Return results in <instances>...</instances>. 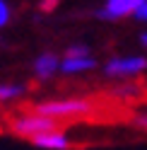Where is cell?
I'll return each mask as SVG.
<instances>
[{"label":"cell","mask_w":147,"mask_h":150,"mask_svg":"<svg viewBox=\"0 0 147 150\" xmlns=\"http://www.w3.org/2000/svg\"><path fill=\"white\" fill-rule=\"evenodd\" d=\"M24 85H0V102H10V99H17L24 95Z\"/></svg>","instance_id":"ba28073f"},{"label":"cell","mask_w":147,"mask_h":150,"mask_svg":"<svg viewBox=\"0 0 147 150\" xmlns=\"http://www.w3.org/2000/svg\"><path fill=\"white\" fill-rule=\"evenodd\" d=\"M135 126L142 128V131H147V111H142V114L135 116Z\"/></svg>","instance_id":"7c38bea8"},{"label":"cell","mask_w":147,"mask_h":150,"mask_svg":"<svg viewBox=\"0 0 147 150\" xmlns=\"http://www.w3.org/2000/svg\"><path fill=\"white\" fill-rule=\"evenodd\" d=\"M56 70H60V61L56 53H41L39 58L34 61V73L39 75V78H51Z\"/></svg>","instance_id":"8992f818"},{"label":"cell","mask_w":147,"mask_h":150,"mask_svg":"<svg viewBox=\"0 0 147 150\" xmlns=\"http://www.w3.org/2000/svg\"><path fill=\"white\" fill-rule=\"evenodd\" d=\"M10 22V7H7V3L5 0H0V29Z\"/></svg>","instance_id":"30bf717a"},{"label":"cell","mask_w":147,"mask_h":150,"mask_svg":"<svg viewBox=\"0 0 147 150\" xmlns=\"http://www.w3.org/2000/svg\"><path fill=\"white\" fill-rule=\"evenodd\" d=\"M85 56H89V49L82 46V44H75L65 51V58H85Z\"/></svg>","instance_id":"9c48e42d"},{"label":"cell","mask_w":147,"mask_h":150,"mask_svg":"<svg viewBox=\"0 0 147 150\" xmlns=\"http://www.w3.org/2000/svg\"><path fill=\"white\" fill-rule=\"evenodd\" d=\"M56 5H58V0H41V10L43 12H53V10H56Z\"/></svg>","instance_id":"8fae6325"},{"label":"cell","mask_w":147,"mask_h":150,"mask_svg":"<svg viewBox=\"0 0 147 150\" xmlns=\"http://www.w3.org/2000/svg\"><path fill=\"white\" fill-rule=\"evenodd\" d=\"M142 70H147L145 56H121V58H111L104 65V73L108 78H133Z\"/></svg>","instance_id":"3957f363"},{"label":"cell","mask_w":147,"mask_h":150,"mask_svg":"<svg viewBox=\"0 0 147 150\" xmlns=\"http://www.w3.org/2000/svg\"><path fill=\"white\" fill-rule=\"evenodd\" d=\"M10 131H12V136L34 140L36 136H41V133H53V131H60V121L29 111V114H20V116L10 119Z\"/></svg>","instance_id":"7a4b0ae2"},{"label":"cell","mask_w":147,"mask_h":150,"mask_svg":"<svg viewBox=\"0 0 147 150\" xmlns=\"http://www.w3.org/2000/svg\"><path fill=\"white\" fill-rule=\"evenodd\" d=\"M140 41H142V46H147V32H145V34L140 36Z\"/></svg>","instance_id":"5bb4252c"},{"label":"cell","mask_w":147,"mask_h":150,"mask_svg":"<svg viewBox=\"0 0 147 150\" xmlns=\"http://www.w3.org/2000/svg\"><path fill=\"white\" fill-rule=\"evenodd\" d=\"M92 104L89 99H80V97H68V99H48V102H39L34 104V114L56 119V121H65V119H77V116H87L92 114Z\"/></svg>","instance_id":"6da1fadb"},{"label":"cell","mask_w":147,"mask_h":150,"mask_svg":"<svg viewBox=\"0 0 147 150\" xmlns=\"http://www.w3.org/2000/svg\"><path fill=\"white\" fill-rule=\"evenodd\" d=\"M97 68V61L92 56H85V58H63L60 61V73L65 75H75V73H85Z\"/></svg>","instance_id":"52a82bcc"},{"label":"cell","mask_w":147,"mask_h":150,"mask_svg":"<svg viewBox=\"0 0 147 150\" xmlns=\"http://www.w3.org/2000/svg\"><path fill=\"white\" fill-rule=\"evenodd\" d=\"M32 143H34L36 148H48V150H70V148H72V140L63 133V131L41 133V136H36Z\"/></svg>","instance_id":"5b68a950"},{"label":"cell","mask_w":147,"mask_h":150,"mask_svg":"<svg viewBox=\"0 0 147 150\" xmlns=\"http://www.w3.org/2000/svg\"><path fill=\"white\" fill-rule=\"evenodd\" d=\"M135 17H137V20H142V22L147 20V0H145V5L140 7V10H137V12H135Z\"/></svg>","instance_id":"4fadbf2b"},{"label":"cell","mask_w":147,"mask_h":150,"mask_svg":"<svg viewBox=\"0 0 147 150\" xmlns=\"http://www.w3.org/2000/svg\"><path fill=\"white\" fill-rule=\"evenodd\" d=\"M145 5V0H106L104 7L99 10L102 20H121V17L135 15Z\"/></svg>","instance_id":"277c9868"}]
</instances>
